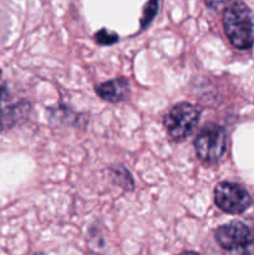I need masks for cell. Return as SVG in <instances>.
I'll list each match as a JSON object with an SVG mask.
<instances>
[{
    "label": "cell",
    "mask_w": 254,
    "mask_h": 255,
    "mask_svg": "<svg viewBox=\"0 0 254 255\" xmlns=\"http://www.w3.org/2000/svg\"><path fill=\"white\" fill-rule=\"evenodd\" d=\"M223 27L236 49L248 50L254 45V14L241 0L224 9Z\"/></svg>",
    "instance_id": "cell-1"
},
{
    "label": "cell",
    "mask_w": 254,
    "mask_h": 255,
    "mask_svg": "<svg viewBox=\"0 0 254 255\" xmlns=\"http://www.w3.org/2000/svg\"><path fill=\"white\" fill-rule=\"evenodd\" d=\"M218 246L228 255H253L254 223L232 221L214 232Z\"/></svg>",
    "instance_id": "cell-2"
},
{
    "label": "cell",
    "mask_w": 254,
    "mask_h": 255,
    "mask_svg": "<svg viewBox=\"0 0 254 255\" xmlns=\"http://www.w3.org/2000/svg\"><path fill=\"white\" fill-rule=\"evenodd\" d=\"M199 116L201 111L198 107L189 102H181L164 116L163 125L173 141H182L193 131L198 124Z\"/></svg>",
    "instance_id": "cell-3"
},
{
    "label": "cell",
    "mask_w": 254,
    "mask_h": 255,
    "mask_svg": "<svg viewBox=\"0 0 254 255\" xmlns=\"http://www.w3.org/2000/svg\"><path fill=\"white\" fill-rule=\"evenodd\" d=\"M197 156L207 163H216L227 148V132L217 124H208L199 131L194 141Z\"/></svg>",
    "instance_id": "cell-4"
},
{
    "label": "cell",
    "mask_w": 254,
    "mask_h": 255,
    "mask_svg": "<svg viewBox=\"0 0 254 255\" xmlns=\"http://www.w3.org/2000/svg\"><path fill=\"white\" fill-rule=\"evenodd\" d=\"M214 203L228 214H242L251 207L252 197L241 184L221 182L214 188Z\"/></svg>",
    "instance_id": "cell-5"
},
{
    "label": "cell",
    "mask_w": 254,
    "mask_h": 255,
    "mask_svg": "<svg viewBox=\"0 0 254 255\" xmlns=\"http://www.w3.org/2000/svg\"><path fill=\"white\" fill-rule=\"evenodd\" d=\"M29 105L24 101L14 102L0 72V132L11 128L26 116Z\"/></svg>",
    "instance_id": "cell-6"
},
{
    "label": "cell",
    "mask_w": 254,
    "mask_h": 255,
    "mask_svg": "<svg viewBox=\"0 0 254 255\" xmlns=\"http://www.w3.org/2000/svg\"><path fill=\"white\" fill-rule=\"evenodd\" d=\"M96 92L102 100L117 104L128 99L131 95V86L125 77H119L100 84L96 86Z\"/></svg>",
    "instance_id": "cell-7"
},
{
    "label": "cell",
    "mask_w": 254,
    "mask_h": 255,
    "mask_svg": "<svg viewBox=\"0 0 254 255\" xmlns=\"http://www.w3.org/2000/svg\"><path fill=\"white\" fill-rule=\"evenodd\" d=\"M95 40L100 45H112L116 41H119V35L112 31H109L107 29H102L95 34Z\"/></svg>",
    "instance_id": "cell-8"
},
{
    "label": "cell",
    "mask_w": 254,
    "mask_h": 255,
    "mask_svg": "<svg viewBox=\"0 0 254 255\" xmlns=\"http://www.w3.org/2000/svg\"><path fill=\"white\" fill-rule=\"evenodd\" d=\"M157 9H158V0H149V1L147 2L146 7H144L143 16H142L141 20L142 27H144L146 25H148L149 22L152 21V19H153L154 15H156Z\"/></svg>",
    "instance_id": "cell-9"
},
{
    "label": "cell",
    "mask_w": 254,
    "mask_h": 255,
    "mask_svg": "<svg viewBox=\"0 0 254 255\" xmlns=\"http://www.w3.org/2000/svg\"><path fill=\"white\" fill-rule=\"evenodd\" d=\"M237 0H204L206 5L208 7L213 10H221L226 9L227 6H229L231 4H233Z\"/></svg>",
    "instance_id": "cell-10"
},
{
    "label": "cell",
    "mask_w": 254,
    "mask_h": 255,
    "mask_svg": "<svg viewBox=\"0 0 254 255\" xmlns=\"http://www.w3.org/2000/svg\"><path fill=\"white\" fill-rule=\"evenodd\" d=\"M179 255H201V254L196 253V252H184V253H182Z\"/></svg>",
    "instance_id": "cell-11"
},
{
    "label": "cell",
    "mask_w": 254,
    "mask_h": 255,
    "mask_svg": "<svg viewBox=\"0 0 254 255\" xmlns=\"http://www.w3.org/2000/svg\"><path fill=\"white\" fill-rule=\"evenodd\" d=\"M34 255H45L44 253H36V254H34Z\"/></svg>",
    "instance_id": "cell-12"
}]
</instances>
